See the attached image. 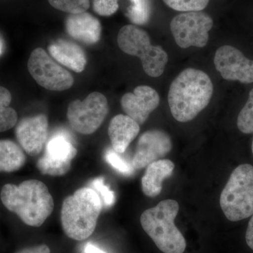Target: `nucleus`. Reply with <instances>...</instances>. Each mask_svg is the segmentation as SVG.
Returning a JSON list of instances; mask_svg holds the SVG:
<instances>
[{
  "label": "nucleus",
  "mask_w": 253,
  "mask_h": 253,
  "mask_svg": "<svg viewBox=\"0 0 253 253\" xmlns=\"http://www.w3.org/2000/svg\"><path fill=\"white\" fill-rule=\"evenodd\" d=\"M214 63L221 77L244 84L253 83V61L234 46L224 45L214 55Z\"/></svg>",
  "instance_id": "nucleus-11"
},
{
  "label": "nucleus",
  "mask_w": 253,
  "mask_h": 253,
  "mask_svg": "<svg viewBox=\"0 0 253 253\" xmlns=\"http://www.w3.org/2000/svg\"><path fill=\"white\" fill-rule=\"evenodd\" d=\"M179 210L176 201L168 199L141 214L143 229L163 253H183L185 251V239L174 224Z\"/></svg>",
  "instance_id": "nucleus-4"
},
{
  "label": "nucleus",
  "mask_w": 253,
  "mask_h": 253,
  "mask_svg": "<svg viewBox=\"0 0 253 253\" xmlns=\"http://www.w3.org/2000/svg\"><path fill=\"white\" fill-rule=\"evenodd\" d=\"M109 113V104L104 94L92 92L83 100H76L69 104L68 122L75 131L91 134L97 130Z\"/></svg>",
  "instance_id": "nucleus-7"
},
{
  "label": "nucleus",
  "mask_w": 253,
  "mask_h": 253,
  "mask_svg": "<svg viewBox=\"0 0 253 253\" xmlns=\"http://www.w3.org/2000/svg\"><path fill=\"white\" fill-rule=\"evenodd\" d=\"M212 26V18L203 11L182 13L174 16L170 23L174 41L183 49L190 46L204 47Z\"/></svg>",
  "instance_id": "nucleus-8"
},
{
  "label": "nucleus",
  "mask_w": 253,
  "mask_h": 253,
  "mask_svg": "<svg viewBox=\"0 0 253 253\" xmlns=\"http://www.w3.org/2000/svg\"><path fill=\"white\" fill-rule=\"evenodd\" d=\"M48 49L50 54L58 62L75 72H83L85 68V53L76 43L62 39L58 40L51 43Z\"/></svg>",
  "instance_id": "nucleus-17"
},
{
  "label": "nucleus",
  "mask_w": 253,
  "mask_h": 253,
  "mask_svg": "<svg viewBox=\"0 0 253 253\" xmlns=\"http://www.w3.org/2000/svg\"><path fill=\"white\" fill-rule=\"evenodd\" d=\"M246 240L248 246L253 251V214L251 216V219H250L249 225H248Z\"/></svg>",
  "instance_id": "nucleus-29"
},
{
  "label": "nucleus",
  "mask_w": 253,
  "mask_h": 253,
  "mask_svg": "<svg viewBox=\"0 0 253 253\" xmlns=\"http://www.w3.org/2000/svg\"><path fill=\"white\" fill-rule=\"evenodd\" d=\"M89 187L94 190L99 195L102 204L106 208H110L113 206L116 201L114 193L110 189L109 186L104 184V179L102 176L95 178L90 181Z\"/></svg>",
  "instance_id": "nucleus-25"
},
{
  "label": "nucleus",
  "mask_w": 253,
  "mask_h": 253,
  "mask_svg": "<svg viewBox=\"0 0 253 253\" xmlns=\"http://www.w3.org/2000/svg\"><path fill=\"white\" fill-rule=\"evenodd\" d=\"M0 52H1V46H0Z\"/></svg>",
  "instance_id": "nucleus-32"
},
{
  "label": "nucleus",
  "mask_w": 253,
  "mask_h": 253,
  "mask_svg": "<svg viewBox=\"0 0 253 253\" xmlns=\"http://www.w3.org/2000/svg\"><path fill=\"white\" fill-rule=\"evenodd\" d=\"M105 159L109 165L121 174L129 175L134 172L132 165H129L125 161L119 154L116 152L113 149H107L105 153Z\"/></svg>",
  "instance_id": "nucleus-26"
},
{
  "label": "nucleus",
  "mask_w": 253,
  "mask_h": 253,
  "mask_svg": "<svg viewBox=\"0 0 253 253\" xmlns=\"http://www.w3.org/2000/svg\"><path fill=\"white\" fill-rule=\"evenodd\" d=\"M172 149V140L166 131L160 129L145 131L138 140L131 161L132 167L136 169L147 167L167 156Z\"/></svg>",
  "instance_id": "nucleus-12"
},
{
  "label": "nucleus",
  "mask_w": 253,
  "mask_h": 253,
  "mask_svg": "<svg viewBox=\"0 0 253 253\" xmlns=\"http://www.w3.org/2000/svg\"><path fill=\"white\" fill-rule=\"evenodd\" d=\"M213 84L204 71L186 68L172 81L168 92V103L176 121L186 123L194 119L209 104Z\"/></svg>",
  "instance_id": "nucleus-1"
},
{
  "label": "nucleus",
  "mask_w": 253,
  "mask_h": 253,
  "mask_svg": "<svg viewBox=\"0 0 253 253\" xmlns=\"http://www.w3.org/2000/svg\"><path fill=\"white\" fill-rule=\"evenodd\" d=\"M117 41L123 52L141 59L144 72L148 76L158 78L164 72L168 55L161 46L151 44L150 37L144 30L126 25L120 30Z\"/></svg>",
  "instance_id": "nucleus-6"
},
{
  "label": "nucleus",
  "mask_w": 253,
  "mask_h": 253,
  "mask_svg": "<svg viewBox=\"0 0 253 253\" xmlns=\"http://www.w3.org/2000/svg\"><path fill=\"white\" fill-rule=\"evenodd\" d=\"M66 30L68 36L88 45L96 44L101 38V23L86 11L70 14L66 18Z\"/></svg>",
  "instance_id": "nucleus-15"
},
{
  "label": "nucleus",
  "mask_w": 253,
  "mask_h": 253,
  "mask_svg": "<svg viewBox=\"0 0 253 253\" xmlns=\"http://www.w3.org/2000/svg\"><path fill=\"white\" fill-rule=\"evenodd\" d=\"M0 199L8 211L17 214L26 225L33 227L42 225L54 208L47 186L37 179L23 181L19 185L5 184Z\"/></svg>",
  "instance_id": "nucleus-2"
},
{
  "label": "nucleus",
  "mask_w": 253,
  "mask_h": 253,
  "mask_svg": "<svg viewBox=\"0 0 253 253\" xmlns=\"http://www.w3.org/2000/svg\"><path fill=\"white\" fill-rule=\"evenodd\" d=\"M174 169V164L170 160L161 159L149 165L141 179L143 193L148 197L158 196L162 191L163 181L172 175Z\"/></svg>",
  "instance_id": "nucleus-18"
},
{
  "label": "nucleus",
  "mask_w": 253,
  "mask_h": 253,
  "mask_svg": "<svg viewBox=\"0 0 253 253\" xmlns=\"http://www.w3.org/2000/svg\"><path fill=\"white\" fill-rule=\"evenodd\" d=\"M78 154L72 142L63 134H55L46 141L44 154L37 162L42 174L64 175L71 169V163Z\"/></svg>",
  "instance_id": "nucleus-10"
},
{
  "label": "nucleus",
  "mask_w": 253,
  "mask_h": 253,
  "mask_svg": "<svg viewBox=\"0 0 253 253\" xmlns=\"http://www.w3.org/2000/svg\"><path fill=\"white\" fill-rule=\"evenodd\" d=\"M131 5L128 8L127 16L136 25H144L151 16L150 0H130Z\"/></svg>",
  "instance_id": "nucleus-21"
},
{
  "label": "nucleus",
  "mask_w": 253,
  "mask_h": 253,
  "mask_svg": "<svg viewBox=\"0 0 253 253\" xmlns=\"http://www.w3.org/2000/svg\"><path fill=\"white\" fill-rule=\"evenodd\" d=\"M171 9L189 12L201 11L208 6L210 0H163Z\"/></svg>",
  "instance_id": "nucleus-24"
},
{
  "label": "nucleus",
  "mask_w": 253,
  "mask_h": 253,
  "mask_svg": "<svg viewBox=\"0 0 253 253\" xmlns=\"http://www.w3.org/2000/svg\"><path fill=\"white\" fill-rule=\"evenodd\" d=\"M48 118L44 114L23 118L15 129L18 142L26 154L36 156L41 154L48 138Z\"/></svg>",
  "instance_id": "nucleus-13"
},
{
  "label": "nucleus",
  "mask_w": 253,
  "mask_h": 253,
  "mask_svg": "<svg viewBox=\"0 0 253 253\" xmlns=\"http://www.w3.org/2000/svg\"><path fill=\"white\" fill-rule=\"evenodd\" d=\"M26 162V155L21 146L9 139L0 140V172H16Z\"/></svg>",
  "instance_id": "nucleus-19"
},
{
  "label": "nucleus",
  "mask_w": 253,
  "mask_h": 253,
  "mask_svg": "<svg viewBox=\"0 0 253 253\" xmlns=\"http://www.w3.org/2000/svg\"><path fill=\"white\" fill-rule=\"evenodd\" d=\"M121 103L126 116L141 126L147 121L150 114L158 107L160 96L153 88L140 85L136 86L134 92L123 95Z\"/></svg>",
  "instance_id": "nucleus-14"
},
{
  "label": "nucleus",
  "mask_w": 253,
  "mask_h": 253,
  "mask_svg": "<svg viewBox=\"0 0 253 253\" xmlns=\"http://www.w3.org/2000/svg\"><path fill=\"white\" fill-rule=\"evenodd\" d=\"M28 69L37 83L48 90H66L74 83L72 75L55 62L42 48H36L32 51Z\"/></svg>",
  "instance_id": "nucleus-9"
},
{
  "label": "nucleus",
  "mask_w": 253,
  "mask_h": 253,
  "mask_svg": "<svg viewBox=\"0 0 253 253\" xmlns=\"http://www.w3.org/2000/svg\"><path fill=\"white\" fill-rule=\"evenodd\" d=\"M119 0H93V8L96 14L110 16L117 11Z\"/></svg>",
  "instance_id": "nucleus-27"
},
{
  "label": "nucleus",
  "mask_w": 253,
  "mask_h": 253,
  "mask_svg": "<svg viewBox=\"0 0 253 253\" xmlns=\"http://www.w3.org/2000/svg\"><path fill=\"white\" fill-rule=\"evenodd\" d=\"M252 151H253V142H252Z\"/></svg>",
  "instance_id": "nucleus-31"
},
{
  "label": "nucleus",
  "mask_w": 253,
  "mask_h": 253,
  "mask_svg": "<svg viewBox=\"0 0 253 253\" xmlns=\"http://www.w3.org/2000/svg\"><path fill=\"white\" fill-rule=\"evenodd\" d=\"M103 204L97 193L89 187L78 189L63 201L61 222L70 239L83 241L94 233Z\"/></svg>",
  "instance_id": "nucleus-3"
},
{
  "label": "nucleus",
  "mask_w": 253,
  "mask_h": 253,
  "mask_svg": "<svg viewBox=\"0 0 253 253\" xmlns=\"http://www.w3.org/2000/svg\"><path fill=\"white\" fill-rule=\"evenodd\" d=\"M84 253H106L102 250L96 247V246L91 244L86 245L84 249Z\"/></svg>",
  "instance_id": "nucleus-30"
},
{
  "label": "nucleus",
  "mask_w": 253,
  "mask_h": 253,
  "mask_svg": "<svg viewBox=\"0 0 253 253\" xmlns=\"http://www.w3.org/2000/svg\"><path fill=\"white\" fill-rule=\"evenodd\" d=\"M229 220L238 221L253 214V166L240 165L231 173L219 199Z\"/></svg>",
  "instance_id": "nucleus-5"
},
{
  "label": "nucleus",
  "mask_w": 253,
  "mask_h": 253,
  "mask_svg": "<svg viewBox=\"0 0 253 253\" xmlns=\"http://www.w3.org/2000/svg\"><path fill=\"white\" fill-rule=\"evenodd\" d=\"M12 96L10 91L0 86V132L9 130L17 123L18 115L10 107Z\"/></svg>",
  "instance_id": "nucleus-20"
},
{
  "label": "nucleus",
  "mask_w": 253,
  "mask_h": 253,
  "mask_svg": "<svg viewBox=\"0 0 253 253\" xmlns=\"http://www.w3.org/2000/svg\"><path fill=\"white\" fill-rule=\"evenodd\" d=\"M140 130V126L126 115L115 116L110 122L108 133L112 149L118 154H123Z\"/></svg>",
  "instance_id": "nucleus-16"
},
{
  "label": "nucleus",
  "mask_w": 253,
  "mask_h": 253,
  "mask_svg": "<svg viewBox=\"0 0 253 253\" xmlns=\"http://www.w3.org/2000/svg\"><path fill=\"white\" fill-rule=\"evenodd\" d=\"M16 253H51V251L46 245L42 244L33 247L26 248L20 250Z\"/></svg>",
  "instance_id": "nucleus-28"
},
{
  "label": "nucleus",
  "mask_w": 253,
  "mask_h": 253,
  "mask_svg": "<svg viewBox=\"0 0 253 253\" xmlns=\"http://www.w3.org/2000/svg\"><path fill=\"white\" fill-rule=\"evenodd\" d=\"M237 126L244 134L253 133V89L250 91L249 99L238 116Z\"/></svg>",
  "instance_id": "nucleus-22"
},
{
  "label": "nucleus",
  "mask_w": 253,
  "mask_h": 253,
  "mask_svg": "<svg viewBox=\"0 0 253 253\" xmlns=\"http://www.w3.org/2000/svg\"><path fill=\"white\" fill-rule=\"evenodd\" d=\"M49 4L59 11L70 14L85 12L89 8V0H48Z\"/></svg>",
  "instance_id": "nucleus-23"
}]
</instances>
